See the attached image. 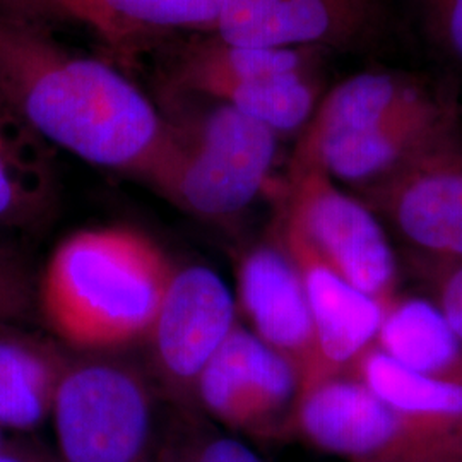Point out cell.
I'll use <instances>...</instances> for the list:
<instances>
[{"label": "cell", "instance_id": "1", "mask_svg": "<svg viewBox=\"0 0 462 462\" xmlns=\"http://www.w3.org/2000/svg\"><path fill=\"white\" fill-rule=\"evenodd\" d=\"M0 98L51 148L139 180L165 141V114L114 62L70 49L11 0H0Z\"/></svg>", "mask_w": 462, "mask_h": 462}, {"label": "cell", "instance_id": "2", "mask_svg": "<svg viewBox=\"0 0 462 462\" xmlns=\"http://www.w3.org/2000/svg\"><path fill=\"white\" fill-rule=\"evenodd\" d=\"M175 265L131 226L74 231L53 248L34 303L55 337L84 355L143 343Z\"/></svg>", "mask_w": 462, "mask_h": 462}, {"label": "cell", "instance_id": "3", "mask_svg": "<svg viewBox=\"0 0 462 462\" xmlns=\"http://www.w3.org/2000/svg\"><path fill=\"white\" fill-rule=\"evenodd\" d=\"M204 99V106L163 112L165 141L143 182L187 215L226 223L267 187L280 135L223 101Z\"/></svg>", "mask_w": 462, "mask_h": 462}, {"label": "cell", "instance_id": "4", "mask_svg": "<svg viewBox=\"0 0 462 462\" xmlns=\"http://www.w3.org/2000/svg\"><path fill=\"white\" fill-rule=\"evenodd\" d=\"M158 391L133 365L69 358L50 418L59 462H152Z\"/></svg>", "mask_w": 462, "mask_h": 462}, {"label": "cell", "instance_id": "5", "mask_svg": "<svg viewBox=\"0 0 462 462\" xmlns=\"http://www.w3.org/2000/svg\"><path fill=\"white\" fill-rule=\"evenodd\" d=\"M280 225L382 305L396 295V257L379 219L362 200L339 190L320 166L298 154L290 166Z\"/></svg>", "mask_w": 462, "mask_h": 462}, {"label": "cell", "instance_id": "6", "mask_svg": "<svg viewBox=\"0 0 462 462\" xmlns=\"http://www.w3.org/2000/svg\"><path fill=\"white\" fill-rule=\"evenodd\" d=\"M236 324V301L217 273L206 265L175 267L143 343L149 379L177 411L199 413V379Z\"/></svg>", "mask_w": 462, "mask_h": 462}, {"label": "cell", "instance_id": "7", "mask_svg": "<svg viewBox=\"0 0 462 462\" xmlns=\"http://www.w3.org/2000/svg\"><path fill=\"white\" fill-rule=\"evenodd\" d=\"M301 387L295 365L236 324L204 368L196 404L228 429L274 435L293 427Z\"/></svg>", "mask_w": 462, "mask_h": 462}, {"label": "cell", "instance_id": "8", "mask_svg": "<svg viewBox=\"0 0 462 462\" xmlns=\"http://www.w3.org/2000/svg\"><path fill=\"white\" fill-rule=\"evenodd\" d=\"M389 26V0H223L216 33L245 47L358 51Z\"/></svg>", "mask_w": 462, "mask_h": 462}, {"label": "cell", "instance_id": "9", "mask_svg": "<svg viewBox=\"0 0 462 462\" xmlns=\"http://www.w3.org/2000/svg\"><path fill=\"white\" fill-rule=\"evenodd\" d=\"M406 245L433 264L462 263V149L448 139L368 189Z\"/></svg>", "mask_w": 462, "mask_h": 462}, {"label": "cell", "instance_id": "10", "mask_svg": "<svg viewBox=\"0 0 462 462\" xmlns=\"http://www.w3.org/2000/svg\"><path fill=\"white\" fill-rule=\"evenodd\" d=\"M250 330L297 366L303 387L319 375L314 324L303 281L278 233L236 263V298Z\"/></svg>", "mask_w": 462, "mask_h": 462}, {"label": "cell", "instance_id": "11", "mask_svg": "<svg viewBox=\"0 0 462 462\" xmlns=\"http://www.w3.org/2000/svg\"><path fill=\"white\" fill-rule=\"evenodd\" d=\"M43 19L81 24L114 53L131 62L160 40L213 34L223 0H11Z\"/></svg>", "mask_w": 462, "mask_h": 462}, {"label": "cell", "instance_id": "12", "mask_svg": "<svg viewBox=\"0 0 462 462\" xmlns=\"http://www.w3.org/2000/svg\"><path fill=\"white\" fill-rule=\"evenodd\" d=\"M276 233L297 264L309 300L319 356L315 380L351 372L377 345L383 305L339 276L295 231L280 225Z\"/></svg>", "mask_w": 462, "mask_h": 462}, {"label": "cell", "instance_id": "13", "mask_svg": "<svg viewBox=\"0 0 462 462\" xmlns=\"http://www.w3.org/2000/svg\"><path fill=\"white\" fill-rule=\"evenodd\" d=\"M175 51L170 91L175 97L215 99L231 86L303 72L307 51L235 45L217 34H194Z\"/></svg>", "mask_w": 462, "mask_h": 462}, {"label": "cell", "instance_id": "14", "mask_svg": "<svg viewBox=\"0 0 462 462\" xmlns=\"http://www.w3.org/2000/svg\"><path fill=\"white\" fill-rule=\"evenodd\" d=\"M51 149L0 98V230H33L55 211Z\"/></svg>", "mask_w": 462, "mask_h": 462}, {"label": "cell", "instance_id": "15", "mask_svg": "<svg viewBox=\"0 0 462 462\" xmlns=\"http://www.w3.org/2000/svg\"><path fill=\"white\" fill-rule=\"evenodd\" d=\"M67 360L55 345L0 320V429L28 433L47 421Z\"/></svg>", "mask_w": 462, "mask_h": 462}, {"label": "cell", "instance_id": "16", "mask_svg": "<svg viewBox=\"0 0 462 462\" xmlns=\"http://www.w3.org/2000/svg\"><path fill=\"white\" fill-rule=\"evenodd\" d=\"M375 346L416 374L462 385V339L431 300L391 298Z\"/></svg>", "mask_w": 462, "mask_h": 462}, {"label": "cell", "instance_id": "17", "mask_svg": "<svg viewBox=\"0 0 462 462\" xmlns=\"http://www.w3.org/2000/svg\"><path fill=\"white\" fill-rule=\"evenodd\" d=\"M351 374L399 413L462 425V385L431 379L397 364L379 346L370 347Z\"/></svg>", "mask_w": 462, "mask_h": 462}, {"label": "cell", "instance_id": "18", "mask_svg": "<svg viewBox=\"0 0 462 462\" xmlns=\"http://www.w3.org/2000/svg\"><path fill=\"white\" fill-rule=\"evenodd\" d=\"M215 99L264 124L278 135L307 127L317 110V93L305 70L231 86Z\"/></svg>", "mask_w": 462, "mask_h": 462}, {"label": "cell", "instance_id": "19", "mask_svg": "<svg viewBox=\"0 0 462 462\" xmlns=\"http://www.w3.org/2000/svg\"><path fill=\"white\" fill-rule=\"evenodd\" d=\"M177 413L180 420L156 447L152 462H264L244 442L202 423L200 413Z\"/></svg>", "mask_w": 462, "mask_h": 462}, {"label": "cell", "instance_id": "20", "mask_svg": "<svg viewBox=\"0 0 462 462\" xmlns=\"http://www.w3.org/2000/svg\"><path fill=\"white\" fill-rule=\"evenodd\" d=\"M418 13L430 45L462 70V0H418Z\"/></svg>", "mask_w": 462, "mask_h": 462}, {"label": "cell", "instance_id": "21", "mask_svg": "<svg viewBox=\"0 0 462 462\" xmlns=\"http://www.w3.org/2000/svg\"><path fill=\"white\" fill-rule=\"evenodd\" d=\"M34 282L14 248L0 245V320L16 322L34 303Z\"/></svg>", "mask_w": 462, "mask_h": 462}, {"label": "cell", "instance_id": "22", "mask_svg": "<svg viewBox=\"0 0 462 462\" xmlns=\"http://www.w3.org/2000/svg\"><path fill=\"white\" fill-rule=\"evenodd\" d=\"M433 303L462 339V263L435 264L430 271Z\"/></svg>", "mask_w": 462, "mask_h": 462}, {"label": "cell", "instance_id": "23", "mask_svg": "<svg viewBox=\"0 0 462 462\" xmlns=\"http://www.w3.org/2000/svg\"><path fill=\"white\" fill-rule=\"evenodd\" d=\"M0 462H59L53 448L33 442H5L0 447Z\"/></svg>", "mask_w": 462, "mask_h": 462}, {"label": "cell", "instance_id": "24", "mask_svg": "<svg viewBox=\"0 0 462 462\" xmlns=\"http://www.w3.org/2000/svg\"><path fill=\"white\" fill-rule=\"evenodd\" d=\"M5 444V440H4V430L0 429V447Z\"/></svg>", "mask_w": 462, "mask_h": 462}]
</instances>
